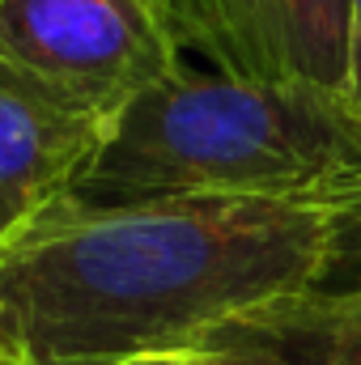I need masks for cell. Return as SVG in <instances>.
Returning a JSON list of instances; mask_svg holds the SVG:
<instances>
[{
  "label": "cell",
  "mask_w": 361,
  "mask_h": 365,
  "mask_svg": "<svg viewBox=\"0 0 361 365\" xmlns=\"http://www.w3.org/2000/svg\"><path fill=\"white\" fill-rule=\"evenodd\" d=\"M106 123L0 56V247L73 191Z\"/></svg>",
  "instance_id": "4"
},
{
  "label": "cell",
  "mask_w": 361,
  "mask_h": 365,
  "mask_svg": "<svg viewBox=\"0 0 361 365\" xmlns=\"http://www.w3.org/2000/svg\"><path fill=\"white\" fill-rule=\"evenodd\" d=\"M0 4H4V0H0Z\"/></svg>",
  "instance_id": "11"
},
{
  "label": "cell",
  "mask_w": 361,
  "mask_h": 365,
  "mask_svg": "<svg viewBox=\"0 0 361 365\" xmlns=\"http://www.w3.org/2000/svg\"><path fill=\"white\" fill-rule=\"evenodd\" d=\"M361 175V123L340 93L298 77H230L179 64L128 102L73 182L81 204L327 200Z\"/></svg>",
  "instance_id": "2"
},
{
  "label": "cell",
  "mask_w": 361,
  "mask_h": 365,
  "mask_svg": "<svg viewBox=\"0 0 361 365\" xmlns=\"http://www.w3.org/2000/svg\"><path fill=\"white\" fill-rule=\"evenodd\" d=\"M345 102L361 123V0H353V43H349V86H345Z\"/></svg>",
  "instance_id": "10"
},
{
  "label": "cell",
  "mask_w": 361,
  "mask_h": 365,
  "mask_svg": "<svg viewBox=\"0 0 361 365\" xmlns=\"http://www.w3.org/2000/svg\"><path fill=\"white\" fill-rule=\"evenodd\" d=\"M0 56L102 123L183 64L166 0H4Z\"/></svg>",
  "instance_id": "3"
},
{
  "label": "cell",
  "mask_w": 361,
  "mask_h": 365,
  "mask_svg": "<svg viewBox=\"0 0 361 365\" xmlns=\"http://www.w3.org/2000/svg\"><path fill=\"white\" fill-rule=\"evenodd\" d=\"M179 47L230 77H289L280 0H166Z\"/></svg>",
  "instance_id": "6"
},
{
  "label": "cell",
  "mask_w": 361,
  "mask_h": 365,
  "mask_svg": "<svg viewBox=\"0 0 361 365\" xmlns=\"http://www.w3.org/2000/svg\"><path fill=\"white\" fill-rule=\"evenodd\" d=\"M280 26H285L289 77L345 98L353 0H280Z\"/></svg>",
  "instance_id": "7"
},
{
  "label": "cell",
  "mask_w": 361,
  "mask_h": 365,
  "mask_svg": "<svg viewBox=\"0 0 361 365\" xmlns=\"http://www.w3.org/2000/svg\"><path fill=\"white\" fill-rule=\"evenodd\" d=\"M208 340L247 349L268 365H361V289L276 297L230 319Z\"/></svg>",
  "instance_id": "5"
},
{
  "label": "cell",
  "mask_w": 361,
  "mask_h": 365,
  "mask_svg": "<svg viewBox=\"0 0 361 365\" xmlns=\"http://www.w3.org/2000/svg\"><path fill=\"white\" fill-rule=\"evenodd\" d=\"M323 200L60 195L0 247V361L115 365L204 344L230 319L306 293Z\"/></svg>",
  "instance_id": "1"
},
{
  "label": "cell",
  "mask_w": 361,
  "mask_h": 365,
  "mask_svg": "<svg viewBox=\"0 0 361 365\" xmlns=\"http://www.w3.org/2000/svg\"><path fill=\"white\" fill-rule=\"evenodd\" d=\"M327 234L323 259L315 276V293H349L361 289V175L336 187L327 200Z\"/></svg>",
  "instance_id": "8"
},
{
  "label": "cell",
  "mask_w": 361,
  "mask_h": 365,
  "mask_svg": "<svg viewBox=\"0 0 361 365\" xmlns=\"http://www.w3.org/2000/svg\"><path fill=\"white\" fill-rule=\"evenodd\" d=\"M115 365H268V361L247 353V349L204 340V344H187V349H166V353H141V357H128V361Z\"/></svg>",
  "instance_id": "9"
}]
</instances>
